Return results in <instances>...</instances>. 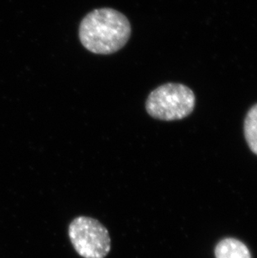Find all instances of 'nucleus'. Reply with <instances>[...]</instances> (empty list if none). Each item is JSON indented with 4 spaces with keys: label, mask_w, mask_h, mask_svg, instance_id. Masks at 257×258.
Instances as JSON below:
<instances>
[{
    "label": "nucleus",
    "mask_w": 257,
    "mask_h": 258,
    "mask_svg": "<svg viewBox=\"0 0 257 258\" xmlns=\"http://www.w3.org/2000/svg\"><path fill=\"white\" fill-rule=\"evenodd\" d=\"M131 26L125 15L103 8L89 13L80 23L79 37L83 46L96 54H110L127 44Z\"/></svg>",
    "instance_id": "nucleus-1"
},
{
    "label": "nucleus",
    "mask_w": 257,
    "mask_h": 258,
    "mask_svg": "<svg viewBox=\"0 0 257 258\" xmlns=\"http://www.w3.org/2000/svg\"><path fill=\"white\" fill-rule=\"evenodd\" d=\"M196 97L189 88L181 84L168 83L150 94L146 111L155 119L172 121L182 119L194 110Z\"/></svg>",
    "instance_id": "nucleus-2"
},
{
    "label": "nucleus",
    "mask_w": 257,
    "mask_h": 258,
    "mask_svg": "<svg viewBox=\"0 0 257 258\" xmlns=\"http://www.w3.org/2000/svg\"><path fill=\"white\" fill-rule=\"evenodd\" d=\"M71 244L83 258H104L111 249V239L104 225L92 217L80 216L69 226Z\"/></svg>",
    "instance_id": "nucleus-3"
},
{
    "label": "nucleus",
    "mask_w": 257,
    "mask_h": 258,
    "mask_svg": "<svg viewBox=\"0 0 257 258\" xmlns=\"http://www.w3.org/2000/svg\"><path fill=\"white\" fill-rule=\"evenodd\" d=\"M216 258H251L247 246L236 239H224L216 246Z\"/></svg>",
    "instance_id": "nucleus-4"
},
{
    "label": "nucleus",
    "mask_w": 257,
    "mask_h": 258,
    "mask_svg": "<svg viewBox=\"0 0 257 258\" xmlns=\"http://www.w3.org/2000/svg\"><path fill=\"white\" fill-rule=\"evenodd\" d=\"M244 132L250 150L257 155V104L249 110L245 117Z\"/></svg>",
    "instance_id": "nucleus-5"
}]
</instances>
